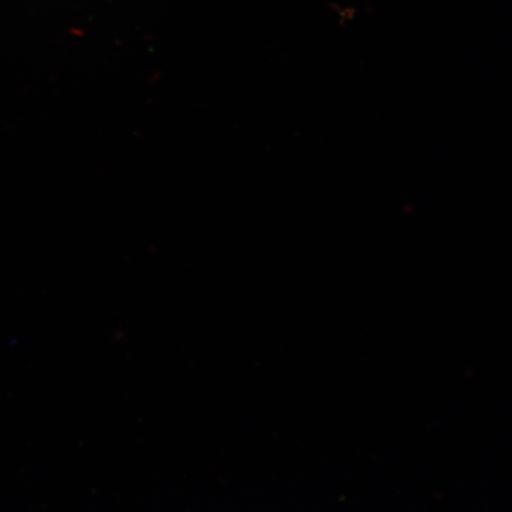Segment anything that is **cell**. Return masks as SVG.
I'll return each instance as SVG.
<instances>
[]
</instances>
